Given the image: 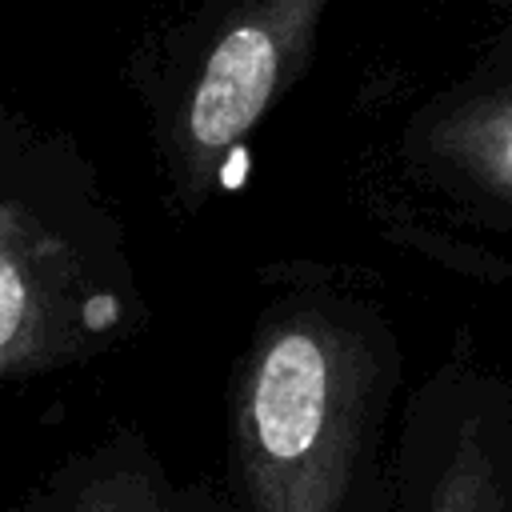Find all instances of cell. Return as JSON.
<instances>
[{
  "label": "cell",
  "instance_id": "1",
  "mask_svg": "<svg viewBox=\"0 0 512 512\" xmlns=\"http://www.w3.org/2000/svg\"><path fill=\"white\" fill-rule=\"evenodd\" d=\"M392 312L336 276H304L252 324L224 428L232 512H388L404 408Z\"/></svg>",
  "mask_w": 512,
  "mask_h": 512
},
{
  "label": "cell",
  "instance_id": "2",
  "mask_svg": "<svg viewBox=\"0 0 512 512\" xmlns=\"http://www.w3.org/2000/svg\"><path fill=\"white\" fill-rule=\"evenodd\" d=\"M128 236L84 156L0 100V392L128 340Z\"/></svg>",
  "mask_w": 512,
  "mask_h": 512
},
{
  "label": "cell",
  "instance_id": "3",
  "mask_svg": "<svg viewBox=\"0 0 512 512\" xmlns=\"http://www.w3.org/2000/svg\"><path fill=\"white\" fill-rule=\"evenodd\" d=\"M332 0H212L160 80L156 160L180 212H200L264 116L308 72Z\"/></svg>",
  "mask_w": 512,
  "mask_h": 512
},
{
  "label": "cell",
  "instance_id": "4",
  "mask_svg": "<svg viewBox=\"0 0 512 512\" xmlns=\"http://www.w3.org/2000/svg\"><path fill=\"white\" fill-rule=\"evenodd\" d=\"M388 512H512V372L468 332L404 396Z\"/></svg>",
  "mask_w": 512,
  "mask_h": 512
},
{
  "label": "cell",
  "instance_id": "5",
  "mask_svg": "<svg viewBox=\"0 0 512 512\" xmlns=\"http://www.w3.org/2000/svg\"><path fill=\"white\" fill-rule=\"evenodd\" d=\"M400 180L460 232L512 236V16L396 132Z\"/></svg>",
  "mask_w": 512,
  "mask_h": 512
},
{
  "label": "cell",
  "instance_id": "6",
  "mask_svg": "<svg viewBox=\"0 0 512 512\" xmlns=\"http://www.w3.org/2000/svg\"><path fill=\"white\" fill-rule=\"evenodd\" d=\"M12 512H232L224 492L184 484L136 432L60 460Z\"/></svg>",
  "mask_w": 512,
  "mask_h": 512
}]
</instances>
